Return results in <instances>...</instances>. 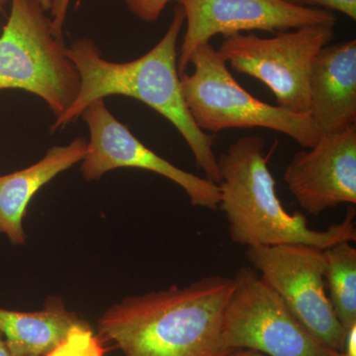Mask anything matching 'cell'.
Wrapping results in <instances>:
<instances>
[{
  "mask_svg": "<svg viewBox=\"0 0 356 356\" xmlns=\"http://www.w3.org/2000/svg\"><path fill=\"white\" fill-rule=\"evenodd\" d=\"M184 22V9L177 6L165 36L152 50L130 62H109L91 39H79L67 47V56L76 65L81 86L67 111L56 118L51 133L76 121L96 100L128 96L170 121L188 145L197 168L208 180L219 184L221 175L213 151V137L196 126L182 96L177 41Z\"/></svg>",
  "mask_w": 356,
  "mask_h": 356,
  "instance_id": "6da1fadb",
  "label": "cell"
},
{
  "mask_svg": "<svg viewBox=\"0 0 356 356\" xmlns=\"http://www.w3.org/2000/svg\"><path fill=\"white\" fill-rule=\"evenodd\" d=\"M234 289L233 277L204 276L127 297L103 314L98 337L124 356H228L222 327Z\"/></svg>",
  "mask_w": 356,
  "mask_h": 356,
  "instance_id": "7a4b0ae2",
  "label": "cell"
},
{
  "mask_svg": "<svg viewBox=\"0 0 356 356\" xmlns=\"http://www.w3.org/2000/svg\"><path fill=\"white\" fill-rule=\"evenodd\" d=\"M264 146V138L248 136L236 140L218 159L219 208L229 222L231 240L248 248L302 243L321 250L355 242V207L348 209L343 221L324 231L311 229L301 213L284 209Z\"/></svg>",
  "mask_w": 356,
  "mask_h": 356,
  "instance_id": "3957f363",
  "label": "cell"
},
{
  "mask_svg": "<svg viewBox=\"0 0 356 356\" xmlns=\"http://www.w3.org/2000/svg\"><path fill=\"white\" fill-rule=\"evenodd\" d=\"M0 32V90L37 95L56 118L76 99L81 79L64 39L54 36L51 19L38 0H10Z\"/></svg>",
  "mask_w": 356,
  "mask_h": 356,
  "instance_id": "277c9868",
  "label": "cell"
},
{
  "mask_svg": "<svg viewBox=\"0 0 356 356\" xmlns=\"http://www.w3.org/2000/svg\"><path fill=\"white\" fill-rule=\"evenodd\" d=\"M191 64L194 72L180 76V86L187 110L203 132L266 128L284 134L306 149L320 139L310 114L274 106L243 89L210 43L196 49Z\"/></svg>",
  "mask_w": 356,
  "mask_h": 356,
  "instance_id": "5b68a950",
  "label": "cell"
},
{
  "mask_svg": "<svg viewBox=\"0 0 356 356\" xmlns=\"http://www.w3.org/2000/svg\"><path fill=\"white\" fill-rule=\"evenodd\" d=\"M334 37V27L324 25L277 32L271 38L238 33L225 37L218 51L232 69L266 84L275 96L277 106L309 113L312 65Z\"/></svg>",
  "mask_w": 356,
  "mask_h": 356,
  "instance_id": "8992f818",
  "label": "cell"
},
{
  "mask_svg": "<svg viewBox=\"0 0 356 356\" xmlns=\"http://www.w3.org/2000/svg\"><path fill=\"white\" fill-rule=\"evenodd\" d=\"M225 310L222 337L231 353L242 348L267 356H343L313 336L252 267H241Z\"/></svg>",
  "mask_w": 356,
  "mask_h": 356,
  "instance_id": "52a82bcc",
  "label": "cell"
},
{
  "mask_svg": "<svg viewBox=\"0 0 356 356\" xmlns=\"http://www.w3.org/2000/svg\"><path fill=\"white\" fill-rule=\"evenodd\" d=\"M245 255L297 320L321 343L341 353L346 329L325 291L324 250L294 243L250 247Z\"/></svg>",
  "mask_w": 356,
  "mask_h": 356,
  "instance_id": "ba28073f",
  "label": "cell"
},
{
  "mask_svg": "<svg viewBox=\"0 0 356 356\" xmlns=\"http://www.w3.org/2000/svg\"><path fill=\"white\" fill-rule=\"evenodd\" d=\"M184 9L186 31L178 54L179 76L186 74L194 51L218 34L284 32L306 26L334 27L337 18L325 9L302 8L283 0H175Z\"/></svg>",
  "mask_w": 356,
  "mask_h": 356,
  "instance_id": "9c48e42d",
  "label": "cell"
},
{
  "mask_svg": "<svg viewBox=\"0 0 356 356\" xmlns=\"http://www.w3.org/2000/svg\"><path fill=\"white\" fill-rule=\"evenodd\" d=\"M79 118L88 125L90 140L88 153L81 172L86 181L102 178L117 168H140L165 177L179 185L196 207L217 210L219 186L207 178L185 172L145 146L107 108L104 99H98L84 109Z\"/></svg>",
  "mask_w": 356,
  "mask_h": 356,
  "instance_id": "30bf717a",
  "label": "cell"
},
{
  "mask_svg": "<svg viewBox=\"0 0 356 356\" xmlns=\"http://www.w3.org/2000/svg\"><path fill=\"white\" fill-rule=\"evenodd\" d=\"M287 165L284 181L299 205L318 216L341 204H356V125L322 135Z\"/></svg>",
  "mask_w": 356,
  "mask_h": 356,
  "instance_id": "8fae6325",
  "label": "cell"
},
{
  "mask_svg": "<svg viewBox=\"0 0 356 356\" xmlns=\"http://www.w3.org/2000/svg\"><path fill=\"white\" fill-rule=\"evenodd\" d=\"M309 114L321 136L356 123V40L325 46L312 65Z\"/></svg>",
  "mask_w": 356,
  "mask_h": 356,
  "instance_id": "7c38bea8",
  "label": "cell"
},
{
  "mask_svg": "<svg viewBox=\"0 0 356 356\" xmlns=\"http://www.w3.org/2000/svg\"><path fill=\"white\" fill-rule=\"evenodd\" d=\"M88 153V142L76 138L67 146H56L38 163L24 170L0 175V235L15 245L26 243L23 219L30 201L47 184L79 161Z\"/></svg>",
  "mask_w": 356,
  "mask_h": 356,
  "instance_id": "4fadbf2b",
  "label": "cell"
},
{
  "mask_svg": "<svg viewBox=\"0 0 356 356\" xmlns=\"http://www.w3.org/2000/svg\"><path fill=\"white\" fill-rule=\"evenodd\" d=\"M84 325L88 324L58 298L48 301L44 310L38 312L0 308V332L11 356L46 355L74 327Z\"/></svg>",
  "mask_w": 356,
  "mask_h": 356,
  "instance_id": "5bb4252c",
  "label": "cell"
},
{
  "mask_svg": "<svg viewBox=\"0 0 356 356\" xmlns=\"http://www.w3.org/2000/svg\"><path fill=\"white\" fill-rule=\"evenodd\" d=\"M324 252L327 296L337 318L348 330L356 324V248L344 242Z\"/></svg>",
  "mask_w": 356,
  "mask_h": 356,
  "instance_id": "9a60e30c",
  "label": "cell"
},
{
  "mask_svg": "<svg viewBox=\"0 0 356 356\" xmlns=\"http://www.w3.org/2000/svg\"><path fill=\"white\" fill-rule=\"evenodd\" d=\"M99 337L88 325L74 327L64 341L44 356H104Z\"/></svg>",
  "mask_w": 356,
  "mask_h": 356,
  "instance_id": "2e32d148",
  "label": "cell"
},
{
  "mask_svg": "<svg viewBox=\"0 0 356 356\" xmlns=\"http://www.w3.org/2000/svg\"><path fill=\"white\" fill-rule=\"evenodd\" d=\"M293 6L302 8L325 9L337 11L348 16L351 20L356 19V0H283Z\"/></svg>",
  "mask_w": 356,
  "mask_h": 356,
  "instance_id": "e0dca14e",
  "label": "cell"
},
{
  "mask_svg": "<svg viewBox=\"0 0 356 356\" xmlns=\"http://www.w3.org/2000/svg\"><path fill=\"white\" fill-rule=\"evenodd\" d=\"M134 15L146 23L159 19L163 9L173 0H124Z\"/></svg>",
  "mask_w": 356,
  "mask_h": 356,
  "instance_id": "ac0fdd59",
  "label": "cell"
},
{
  "mask_svg": "<svg viewBox=\"0 0 356 356\" xmlns=\"http://www.w3.org/2000/svg\"><path fill=\"white\" fill-rule=\"evenodd\" d=\"M70 1L72 0H51V28L56 38L64 39V27Z\"/></svg>",
  "mask_w": 356,
  "mask_h": 356,
  "instance_id": "d6986e66",
  "label": "cell"
},
{
  "mask_svg": "<svg viewBox=\"0 0 356 356\" xmlns=\"http://www.w3.org/2000/svg\"><path fill=\"white\" fill-rule=\"evenodd\" d=\"M341 355L356 356V324L346 330Z\"/></svg>",
  "mask_w": 356,
  "mask_h": 356,
  "instance_id": "ffe728a7",
  "label": "cell"
},
{
  "mask_svg": "<svg viewBox=\"0 0 356 356\" xmlns=\"http://www.w3.org/2000/svg\"><path fill=\"white\" fill-rule=\"evenodd\" d=\"M228 356H267L259 351L254 350H248V348H242V350H236L229 353Z\"/></svg>",
  "mask_w": 356,
  "mask_h": 356,
  "instance_id": "44dd1931",
  "label": "cell"
},
{
  "mask_svg": "<svg viewBox=\"0 0 356 356\" xmlns=\"http://www.w3.org/2000/svg\"><path fill=\"white\" fill-rule=\"evenodd\" d=\"M0 356H11L1 332H0Z\"/></svg>",
  "mask_w": 356,
  "mask_h": 356,
  "instance_id": "7402d4cb",
  "label": "cell"
},
{
  "mask_svg": "<svg viewBox=\"0 0 356 356\" xmlns=\"http://www.w3.org/2000/svg\"><path fill=\"white\" fill-rule=\"evenodd\" d=\"M39 3L43 7L44 11H50L51 7V0H38Z\"/></svg>",
  "mask_w": 356,
  "mask_h": 356,
  "instance_id": "603a6c76",
  "label": "cell"
},
{
  "mask_svg": "<svg viewBox=\"0 0 356 356\" xmlns=\"http://www.w3.org/2000/svg\"><path fill=\"white\" fill-rule=\"evenodd\" d=\"M7 2H8V0H0V14L3 13L4 6H6ZM2 26L0 24V32H1Z\"/></svg>",
  "mask_w": 356,
  "mask_h": 356,
  "instance_id": "cb8c5ba5",
  "label": "cell"
}]
</instances>
